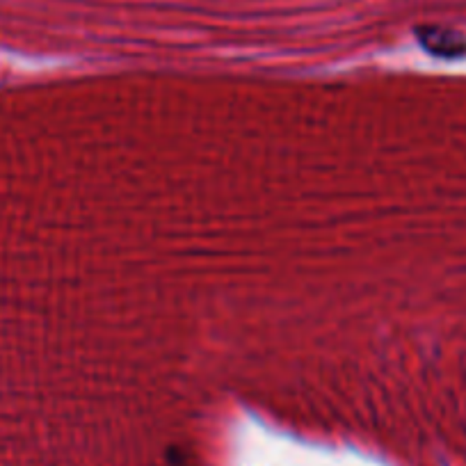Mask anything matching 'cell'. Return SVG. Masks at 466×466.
I'll list each match as a JSON object with an SVG mask.
<instances>
[{
	"mask_svg": "<svg viewBox=\"0 0 466 466\" xmlns=\"http://www.w3.org/2000/svg\"><path fill=\"white\" fill-rule=\"evenodd\" d=\"M420 46L437 57H460L466 53V39L460 33L439 25H428V28L416 30Z\"/></svg>",
	"mask_w": 466,
	"mask_h": 466,
	"instance_id": "obj_1",
	"label": "cell"
}]
</instances>
